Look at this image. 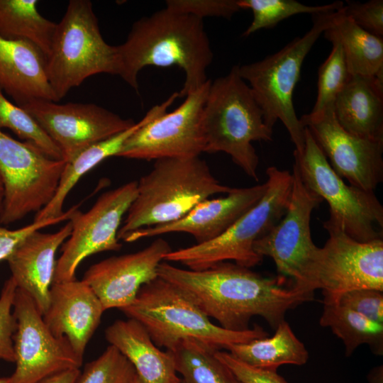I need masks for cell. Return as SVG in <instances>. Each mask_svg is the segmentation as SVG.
<instances>
[{
    "instance_id": "1f68e13d",
    "label": "cell",
    "mask_w": 383,
    "mask_h": 383,
    "mask_svg": "<svg viewBox=\"0 0 383 383\" xmlns=\"http://www.w3.org/2000/svg\"><path fill=\"white\" fill-rule=\"evenodd\" d=\"M331 43L332 50L318 69V92L314 106L310 113L299 118L303 126L333 110L335 100L350 75L342 47L338 42Z\"/></svg>"
},
{
    "instance_id": "e0dca14e",
    "label": "cell",
    "mask_w": 383,
    "mask_h": 383,
    "mask_svg": "<svg viewBox=\"0 0 383 383\" xmlns=\"http://www.w3.org/2000/svg\"><path fill=\"white\" fill-rule=\"evenodd\" d=\"M331 167L350 185L374 192L383 180V142L353 135L338 123L333 110L304 124Z\"/></svg>"
},
{
    "instance_id": "8d00e7d4",
    "label": "cell",
    "mask_w": 383,
    "mask_h": 383,
    "mask_svg": "<svg viewBox=\"0 0 383 383\" xmlns=\"http://www.w3.org/2000/svg\"><path fill=\"white\" fill-rule=\"evenodd\" d=\"M166 8L203 20L205 17L230 19L241 10L238 0H168Z\"/></svg>"
},
{
    "instance_id": "30bf717a",
    "label": "cell",
    "mask_w": 383,
    "mask_h": 383,
    "mask_svg": "<svg viewBox=\"0 0 383 383\" xmlns=\"http://www.w3.org/2000/svg\"><path fill=\"white\" fill-rule=\"evenodd\" d=\"M329 238L318 248L306 278V289H321L323 299H335L357 289L383 291V240L359 242L338 225L323 223Z\"/></svg>"
},
{
    "instance_id": "277c9868",
    "label": "cell",
    "mask_w": 383,
    "mask_h": 383,
    "mask_svg": "<svg viewBox=\"0 0 383 383\" xmlns=\"http://www.w3.org/2000/svg\"><path fill=\"white\" fill-rule=\"evenodd\" d=\"M137 182V195L118 230V240L143 228L177 221L200 202L232 189L221 184L199 157L155 160L150 172Z\"/></svg>"
},
{
    "instance_id": "cb8c5ba5",
    "label": "cell",
    "mask_w": 383,
    "mask_h": 383,
    "mask_svg": "<svg viewBox=\"0 0 383 383\" xmlns=\"http://www.w3.org/2000/svg\"><path fill=\"white\" fill-rule=\"evenodd\" d=\"M105 337L131 362L142 383L181 382L171 351H162L138 321L116 320L107 327Z\"/></svg>"
},
{
    "instance_id": "7bdbcfd3",
    "label": "cell",
    "mask_w": 383,
    "mask_h": 383,
    "mask_svg": "<svg viewBox=\"0 0 383 383\" xmlns=\"http://www.w3.org/2000/svg\"><path fill=\"white\" fill-rule=\"evenodd\" d=\"M4 200V187L0 176V214L1 213Z\"/></svg>"
},
{
    "instance_id": "4fadbf2b",
    "label": "cell",
    "mask_w": 383,
    "mask_h": 383,
    "mask_svg": "<svg viewBox=\"0 0 383 383\" xmlns=\"http://www.w3.org/2000/svg\"><path fill=\"white\" fill-rule=\"evenodd\" d=\"M293 184L287 210L282 218L253 245L260 256L271 257L277 272L291 279L294 286L304 291L317 247L311 234L312 211L323 199L306 187L293 165Z\"/></svg>"
},
{
    "instance_id": "6da1fadb",
    "label": "cell",
    "mask_w": 383,
    "mask_h": 383,
    "mask_svg": "<svg viewBox=\"0 0 383 383\" xmlns=\"http://www.w3.org/2000/svg\"><path fill=\"white\" fill-rule=\"evenodd\" d=\"M157 274L185 290L209 318L232 331L249 329L255 316L275 330L288 310L313 299V293L287 286L285 277H265L228 261L199 271L162 261Z\"/></svg>"
},
{
    "instance_id": "836d02e7",
    "label": "cell",
    "mask_w": 383,
    "mask_h": 383,
    "mask_svg": "<svg viewBox=\"0 0 383 383\" xmlns=\"http://www.w3.org/2000/svg\"><path fill=\"white\" fill-rule=\"evenodd\" d=\"M136 372L131 362L113 345L87 363L75 383H131Z\"/></svg>"
},
{
    "instance_id": "484cf974",
    "label": "cell",
    "mask_w": 383,
    "mask_h": 383,
    "mask_svg": "<svg viewBox=\"0 0 383 383\" xmlns=\"http://www.w3.org/2000/svg\"><path fill=\"white\" fill-rule=\"evenodd\" d=\"M344 6V5H343ZM324 37L342 47L350 75L383 78V39L365 30L340 9Z\"/></svg>"
},
{
    "instance_id": "7402d4cb",
    "label": "cell",
    "mask_w": 383,
    "mask_h": 383,
    "mask_svg": "<svg viewBox=\"0 0 383 383\" xmlns=\"http://www.w3.org/2000/svg\"><path fill=\"white\" fill-rule=\"evenodd\" d=\"M0 86L18 106L32 99L56 102L46 74V57L23 40L0 36Z\"/></svg>"
},
{
    "instance_id": "8fae6325",
    "label": "cell",
    "mask_w": 383,
    "mask_h": 383,
    "mask_svg": "<svg viewBox=\"0 0 383 383\" xmlns=\"http://www.w3.org/2000/svg\"><path fill=\"white\" fill-rule=\"evenodd\" d=\"M65 162L48 157L28 141L0 129V176L4 200L0 223L8 225L38 213L53 198Z\"/></svg>"
},
{
    "instance_id": "bcb514c9",
    "label": "cell",
    "mask_w": 383,
    "mask_h": 383,
    "mask_svg": "<svg viewBox=\"0 0 383 383\" xmlns=\"http://www.w3.org/2000/svg\"><path fill=\"white\" fill-rule=\"evenodd\" d=\"M179 383H184L182 380H181V382Z\"/></svg>"
},
{
    "instance_id": "7c38bea8",
    "label": "cell",
    "mask_w": 383,
    "mask_h": 383,
    "mask_svg": "<svg viewBox=\"0 0 383 383\" xmlns=\"http://www.w3.org/2000/svg\"><path fill=\"white\" fill-rule=\"evenodd\" d=\"M210 84L208 79L177 109L143 124L116 156L146 160L199 157L206 145L202 113Z\"/></svg>"
},
{
    "instance_id": "74e56055",
    "label": "cell",
    "mask_w": 383,
    "mask_h": 383,
    "mask_svg": "<svg viewBox=\"0 0 383 383\" xmlns=\"http://www.w3.org/2000/svg\"><path fill=\"white\" fill-rule=\"evenodd\" d=\"M343 6L345 16L358 26L376 36H383V1L370 0L364 3L347 1Z\"/></svg>"
},
{
    "instance_id": "d590c367",
    "label": "cell",
    "mask_w": 383,
    "mask_h": 383,
    "mask_svg": "<svg viewBox=\"0 0 383 383\" xmlns=\"http://www.w3.org/2000/svg\"><path fill=\"white\" fill-rule=\"evenodd\" d=\"M334 301L367 318L383 323V291L373 289H357L345 292Z\"/></svg>"
},
{
    "instance_id": "5bb4252c",
    "label": "cell",
    "mask_w": 383,
    "mask_h": 383,
    "mask_svg": "<svg viewBox=\"0 0 383 383\" xmlns=\"http://www.w3.org/2000/svg\"><path fill=\"white\" fill-rule=\"evenodd\" d=\"M137 181L103 193L85 213L78 209L71 218L72 228L56 262L53 282L73 280L79 264L87 257L104 251H118L123 216L137 195ZM52 282V283H53Z\"/></svg>"
},
{
    "instance_id": "83f0119b",
    "label": "cell",
    "mask_w": 383,
    "mask_h": 383,
    "mask_svg": "<svg viewBox=\"0 0 383 383\" xmlns=\"http://www.w3.org/2000/svg\"><path fill=\"white\" fill-rule=\"evenodd\" d=\"M37 0H0V36L27 40L48 56L57 23L43 17Z\"/></svg>"
},
{
    "instance_id": "f35d334b",
    "label": "cell",
    "mask_w": 383,
    "mask_h": 383,
    "mask_svg": "<svg viewBox=\"0 0 383 383\" xmlns=\"http://www.w3.org/2000/svg\"><path fill=\"white\" fill-rule=\"evenodd\" d=\"M79 205H75L62 215L57 218H47L34 221L26 226L16 230H9L0 227V261L6 260L17 246L28 236L36 231L45 227L70 220L78 210Z\"/></svg>"
},
{
    "instance_id": "60d3db41",
    "label": "cell",
    "mask_w": 383,
    "mask_h": 383,
    "mask_svg": "<svg viewBox=\"0 0 383 383\" xmlns=\"http://www.w3.org/2000/svg\"><path fill=\"white\" fill-rule=\"evenodd\" d=\"M80 372L79 369L67 370L48 377L38 383H75Z\"/></svg>"
},
{
    "instance_id": "f6af8a7d",
    "label": "cell",
    "mask_w": 383,
    "mask_h": 383,
    "mask_svg": "<svg viewBox=\"0 0 383 383\" xmlns=\"http://www.w3.org/2000/svg\"><path fill=\"white\" fill-rule=\"evenodd\" d=\"M131 383H142L138 375L136 374Z\"/></svg>"
},
{
    "instance_id": "e575fe53",
    "label": "cell",
    "mask_w": 383,
    "mask_h": 383,
    "mask_svg": "<svg viewBox=\"0 0 383 383\" xmlns=\"http://www.w3.org/2000/svg\"><path fill=\"white\" fill-rule=\"evenodd\" d=\"M17 287L13 279H7L0 295V359L15 362L13 335L16 321L12 312Z\"/></svg>"
},
{
    "instance_id": "44dd1931",
    "label": "cell",
    "mask_w": 383,
    "mask_h": 383,
    "mask_svg": "<svg viewBox=\"0 0 383 383\" xmlns=\"http://www.w3.org/2000/svg\"><path fill=\"white\" fill-rule=\"evenodd\" d=\"M70 220L52 233L36 231L24 239L6 260L17 288L26 292L43 315L50 303L57 249L70 237Z\"/></svg>"
},
{
    "instance_id": "7a4b0ae2",
    "label": "cell",
    "mask_w": 383,
    "mask_h": 383,
    "mask_svg": "<svg viewBox=\"0 0 383 383\" xmlns=\"http://www.w3.org/2000/svg\"><path fill=\"white\" fill-rule=\"evenodd\" d=\"M116 50L117 75L136 91L145 67L181 68L185 80L179 97L208 80L206 72L213 57L203 20L166 7L137 20Z\"/></svg>"
},
{
    "instance_id": "ba28073f",
    "label": "cell",
    "mask_w": 383,
    "mask_h": 383,
    "mask_svg": "<svg viewBox=\"0 0 383 383\" xmlns=\"http://www.w3.org/2000/svg\"><path fill=\"white\" fill-rule=\"evenodd\" d=\"M117 69L116 46L103 38L91 1H70L46 57L47 77L56 101L87 78L117 75Z\"/></svg>"
},
{
    "instance_id": "5b68a950",
    "label": "cell",
    "mask_w": 383,
    "mask_h": 383,
    "mask_svg": "<svg viewBox=\"0 0 383 383\" xmlns=\"http://www.w3.org/2000/svg\"><path fill=\"white\" fill-rule=\"evenodd\" d=\"M204 152H223L245 173L258 179L259 157L254 141H271L273 131L265 123L252 90L238 73V65L211 81L203 109Z\"/></svg>"
},
{
    "instance_id": "4316f807",
    "label": "cell",
    "mask_w": 383,
    "mask_h": 383,
    "mask_svg": "<svg viewBox=\"0 0 383 383\" xmlns=\"http://www.w3.org/2000/svg\"><path fill=\"white\" fill-rule=\"evenodd\" d=\"M274 331L270 338L233 344L227 350L245 363L261 369L277 370L283 365L306 364L309 353L289 324L284 320Z\"/></svg>"
},
{
    "instance_id": "d6a6232c",
    "label": "cell",
    "mask_w": 383,
    "mask_h": 383,
    "mask_svg": "<svg viewBox=\"0 0 383 383\" xmlns=\"http://www.w3.org/2000/svg\"><path fill=\"white\" fill-rule=\"evenodd\" d=\"M9 128L19 138L30 142L48 157L62 160L60 150L24 109L11 102L0 86V129Z\"/></svg>"
},
{
    "instance_id": "f1b7e54d",
    "label": "cell",
    "mask_w": 383,
    "mask_h": 383,
    "mask_svg": "<svg viewBox=\"0 0 383 383\" xmlns=\"http://www.w3.org/2000/svg\"><path fill=\"white\" fill-rule=\"evenodd\" d=\"M320 325L329 327L341 339L347 357L367 344L377 355H383V323L371 321L336 301L323 300Z\"/></svg>"
},
{
    "instance_id": "d6986e66",
    "label": "cell",
    "mask_w": 383,
    "mask_h": 383,
    "mask_svg": "<svg viewBox=\"0 0 383 383\" xmlns=\"http://www.w3.org/2000/svg\"><path fill=\"white\" fill-rule=\"evenodd\" d=\"M267 183L246 188H232L226 196L206 199L181 218L131 232L123 240L132 243L142 238L170 233H187L196 244L210 241L228 229L263 196Z\"/></svg>"
},
{
    "instance_id": "603a6c76",
    "label": "cell",
    "mask_w": 383,
    "mask_h": 383,
    "mask_svg": "<svg viewBox=\"0 0 383 383\" xmlns=\"http://www.w3.org/2000/svg\"><path fill=\"white\" fill-rule=\"evenodd\" d=\"M333 113L348 132L383 142V78L350 75L335 100Z\"/></svg>"
},
{
    "instance_id": "4dcf8cb0",
    "label": "cell",
    "mask_w": 383,
    "mask_h": 383,
    "mask_svg": "<svg viewBox=\"0 0 383 383\" xmlns=\"http://www.w3.org/2000/svg\"><path fill=\"white\" fill-rule=\"evenodd\" d=\"M241 9H250L252 21L243 36L246 37L262 28L274 27L282 21L301 13L311 15L335 11L341 9L343 1L319 6H308L295 0H238Z\"/></svg>"
},
{
    "instance_id": "52a82bcc",
    "label": "cell",
    "mask_w": 383,
    "mask_h": 383,
    "mask_svg": "<svg viewBox=\"0 0 383 383\" xmlns=\"http://www.w3.org/2000/svg\"><path fill=\"white\" fill-rule=\"evenodd\" d=\"M266 174L263 196L223 233L204 243L172 250L163 261L179 262L194 271L229 260L248 268L260 264L263 257L255 252L254 243L284 216L293 184L292 174L274 166L269 167Z\"/></svg>"
},
{
    "instance_id": "b9f144b4",
    "label": "cell",
    "mask_w": 383,
    "mask_h": 383,
    "mask_svg": "<svg viewBox=\"0 0 383 383\" xmlns=\"http://www.w3.org/2000/svg\"><path fill=\"white\" fill-rule=\"evenodd\" d=\"M369 383H383V367L378 366L373 368L368 374Z\"/></svg>"
},
{
    "instance_id": "d4e9b609",
    "label": "cell",
    "mask_w": 383,
    "mask_h": 383,
    "mask_svg": "<svg viewBox=\"0 0 383 383\" xmlns=\"http://www.w3.org/2000/svg\"><path fill=\"white\" fill-rule=\"evenodd\" d=\"M171 105V101L167 99L161 104L153 106L140 121L130 128L89 146L72 160L65 162L53 198L35 214L34 221L57 218L62 215L65 200L79 179L105 159L116 156L125 141L139 127L165 113Z\"/></svg>"
},
{
    "instance_id": "f546056e",
    "label": "cell",
    "mask_w": 383,
    "mask_h": 383,
    "mask_svg": "<svg viewBox=\"0 0 383 383\" xmlns=\"http://www.w3.org/2000/svg\"><path fill=\"white\" fill-rule=\"evenodd\" d=\"M184 383H243L215 355L216 350L186 340L170 350Z\"/></svg>"
},
{
    "instance_id": "9a60e30c",
    "label": "cell",
    "mask_w": 383,
    "mask_h": 383,
    "mask_svg": "<svg viewBox=\"0 0 383 383\" xmlns=\"http://www.w3.org/2000/svg\"><path fill=\"white\" fill-rule=\"evenodd\" d=\"M16 329L13 349L16 365L9 383H38L62 371L79 369L83 360L66 338L55 336L33 299L17 288L13 301Z\"/></svg>"
},
{
    "instance_id": "3957f363",
    "label": "cell",
    "mask_w": 383,
    "mask_h": 383,
    "mask_svg": "<svg viewBox=\"0 0 383 383\" xmlns=\"http://www.w3.org/2000/svg\"><path fill=\"white\" fill-rule=\"evenodd\" d=\"M120 310L141 323L158 348L168 350L186 340L222 350L268 336L257 325L232 331L214 324L185 290L160 277L144 284L134 301Z\"/></svg>"
},
{
    "instance_id": "ee69618b",
    "label": "cell",
    "mask_w": 383,
    "mask_h": 383,
    "mask_svg": "<svg viewBox=\"0 0 383 383\" xmlns=\"http://www.w3.org/2000/svg\"><path fill=\"white\" fill-rule=\"evenodd\" d=\"M0 383H9V377L0 378Z\"/></svg>"
},
{
    "instance_id": "8992f818",
    "label": "cell",
    "mask_w": 383,
    "mask_h": 383,
    "mask_svg": "<svg viewBox=\"0 0 383 383\" xmlns=\"http://www.w3.org/2000/svg\"><path fill=\"white\" fill-rule=\"evenodd\" d=\"M338 11L313 14V25L304 35L295 38L261 60L238 65L239 75L251 89L266 126L272 130L279 120L299 152L304 148L305 132L295 112L293 93L306 56L320 35L333 24Z\"/></svg>"
},
{
    "instance_id": "9c48e42d",
    "label": "cell",
    "mask_w": 383,
    "mask_h": 383,
    "mask_svg": "<svg viewBox=\"0 0 383 383\" xmlns=\"http://www.w3.org/2000/svg\"><path fill=\"white\" fill-rule=\"evenodd\" d=\"M304 148L294 150V165L304 185L329 206L328 221L340 226L352 238L369 242L382 238L383 206L374 192L346 184L304 128Z\"/></svg>"
},
{
    "instance_id": "ac0fdd59",
    "label": "cell",
    "mask_w": 383,
    "mask_h": 383,
    "mask_svg": "<svg viewBox=\"0 0 383 383\" xmlns=\"http://www.w3.org/2000/svg\"><path fill=\"white\" fill-rule=\"evenodd\" d=\"M172 250L162 238L133 253L112 256L91 265L84 273L87 282L104 309H119L131 304L140 288L158 277L157 267Z\"/></svg>"
},
{
    "instance_id": "ab89813d",
    "label": "cell",
    "mask_w": 383,
    "mask_h": 383,
    "mask_svg": "<svg viewBox=\"0 0 383 383\" xmlns=\"http://www.w3.org/2000/svg\"><path fill=\"white\" fill-rule=\"evenodd\" d=\"M215 355L243 383H287L277 370L252 367L227 351L216 350Z\"/></svg>"
},
{
    "instance_id": "ffe728a7",
    "label": "cell",
    "mask_w": 383,
    "mask_h": 383,
    "mask_svg": "<svg viewBox=\"0 0 383 383\" xmlns=\"http://www.w3.org/2000/svg\"><path fill=\"white\" fill-rule=\"evenodd\" d=\"M104 306L91 287L82 280L53 282L50 303L43 318L56 337H65L83 360L85 348L101 322Z\"/></svg>"
},
{
    "instance_id": "2e32d148",
    "label": "cell",
    "mask_w": 383,
    "mask_h": 383,
    "mask_svg": "<svg viewBox=\"0 0 383 383\" xmlns=\"http://www.w3.org/2000/svg\"><path fill=\"white\" fill-rule=\"evenodd\" d=\"M60 150L65 162L89 146L118 134L135 123L94 104H56L32 99L21 106Z\"/></svg>"
}]
</instances>
